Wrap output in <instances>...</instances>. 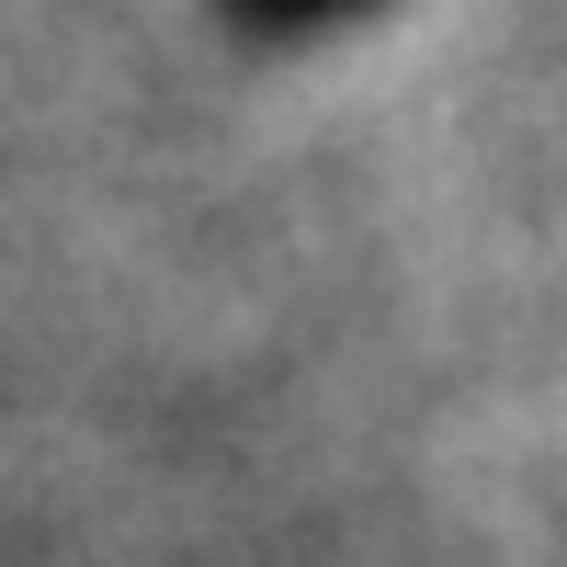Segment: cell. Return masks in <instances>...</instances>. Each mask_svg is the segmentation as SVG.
<instances>
[{
	"mask_svg": "<svg viewBox=\"0 0 567 567\" xmlns=\"http://www.w3.org/2000/svg\"><path fill=\"white\" fill-rule=\"evenodd\" d=\"M374 0H227V23L239 34H318V23H352Z\"/></svg>",
	"mask_w": 567,
	"mask_h": 567,
	"instance_id": "1",
	"label": "cell"
}]
</instances>
